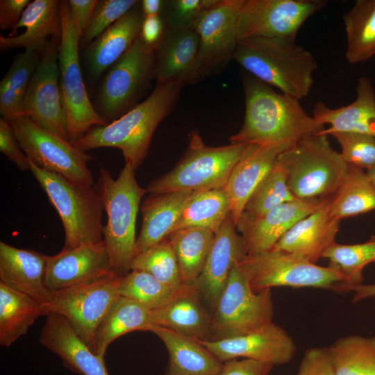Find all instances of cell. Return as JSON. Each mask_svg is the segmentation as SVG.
Returning a JSON list of instances; mask_svg holds the SVG:
<instances>
[{"mask_svg":"<svg viewBox=\"0 0 375 375\" xmlns=\"http://www.w3.org/2000/svg\"><path fill=\"white\" fill-rule=\"evenodd\" d=\"M199 39L194 28L165 27L156 47V83L197 82Z\"/></svg>","mask_w":375,"mask_h":375,"instance_id":"603a6c76","label":"cell"},{"mask_svg":"<svg viewBox=\"0 0 375 375\" xmlns=\"http://www.w3.org/2000/svg\"><path fill=\"white\" fill-rule=\"evenodd\" d=\"M192 191L151 194L141 207L142 226L137 238V255L168 238L180 218Z\"/></svg>","mask_w":375,"mask_h":375,"instance_id":"4dcf8cb0","label":"cell"},{"mask_svg":"<svg viewBox=\"0 0 375 375\" xmlns=\"http://www.w3.org/2000/svg\"><path fill=\"white\" fill-rule=\"evenodd\" d=\"M11 125L22 149L37 167L92 185L93 176L88 167L94 159L91 155L26 117H19Z\"/></svg>","mask_w":375,"mask_h":375,"instance_id":"4fadbf2b","label":"cell"},{"mask_svg":"<svg viewBox=\"0 0 375 375\" xmlns=\"http://www.w3.org/2000/svg\"><path fill=\"white\" fill-rule=\"evenodd\" d=\"M146 331L156 335L163 342L169 362L167 375H219L224 362L201 342L158 326Z\"/></svg>","mask_w":375,"mask_h":375,"instance_id":"f546056e","label":"cell"},{"mask_svg":"<svg viewBox=\"0 0 375 375\" xmlns=\"http://www.w3.org/2000/svg\"><path fill=\"white\" fill-rule=\"evenodd\" d=\"M150 309L126 297H119L101 322L96 337V354L104 358L110 344L134 331H146Z\"/></svg>","mask_w":375,"mask_h":375,"instance_id":"d590c367","label":"cell"},{"mask_svg":"<svg viewBox=\"0 0 375 375\" xmlns=\"http://www.w3.org/2000/svg\"><path fill=\"white\" fill-rule=\"evenodd\" d=\"M131 270L147 272L176 291L191 287L181 280L176 256L167 238L138 253L133 261Z\"/></svg>","mask_w":375,"mask_h":375,"instance_id":"b9f144b4","label":"cell"},{"mask_svg":"<svg viewBox=\"0 0 375 375\" xmlns=\"http://www.w3.org/2000/svg\"><path fill=\"white\" fill-rule=\"evenodd\" d=\"M139 1L135 0L99 1L90 20L85 34L80 42L86 47L106 29L117 22Z\"/></svg>","mask_w":375,"mask_h":375,"instance_id":"f6af8a7d","label":"cell"},{"mask_svg":"<svg viewBox=\"0 0 375 375\" xmlns=\"http://www.w3.org/2000/svg\"><path fill=\"white\" fill-rule=\"evenodd\" d=\"M244 0H216L195 22L199 39L197 82L223 69L237 48V24Z\"/></svg>","mask_w":375,"mask_h":375,"instance_id":"9a60e30c","label":"cell"},{"mask_svg":"<svg viewBox=\"0 0 375 375\" xmlns=\"http://www.w3.org/2000/svg\"><path fill=\"white\" fill-rule=\"evenodd\" d=\"M332 135L341 147V156L353 167L369 170L375 167V137L351 133Z\"/></svg>","mask_w":375,"mask_h":375,"instance_id":"ee69618b","label":"cell"},{"mask_svg":"<svg viewBox=\"0 0 375 375\" xmlns=\"http://www.w3.org/2000/svg\"><path fill=\"white\" fill-rule=\"evenodd\" d=\"M216 0H172L165 1L162 17L169 28H192L201 14Z\"/></svg>","mask_w":375,"mask_h":375,"instance_id":"bcb514c9","label":"cell"},{"mask_svg":"<svg viewBox=\"0 0 375 375\" xmlns=\"http://www.w3.org/2000/svg\"><path fill=\"white\" fill-rule=\"evenodd\" d=\"M327 199L336 219L357 216L375 210V186L364 169L349 165L342 183Z\"/></svg>","mask_w":375,"mask_h":375,"instance_id":"836d02e7","label":"cell"},{"mask_svg":"<svg viewBox=\"0 0 375 375\" xmlns=\"http://www.w3.org/2000/svg\"><path fill=\"white\" fill-rule=\"evenodd\" d=\"M94 188L107 215L103 238L110 269L124 276L131 271L137 256L135 222L140 203L147 192L138 185L135 170L126 164L116 179L101 167Z\"/></svg>","mask_w":375,"mask_h":375,"instance_id":"277c9868","label":"cell"},{"mask_svg":"<svg viewBox=\"0 0 375 375\" xmlns=\"http://www.w3.org/2000/svg\"><path fill=\"white\" fill-rule=\"evenodd\" d=\"M288 148L282 145L247 144L224 187L235 226L255 189L274 167L279 154Z\"/></svg>","mask_w":375,"mask_h":375,"instance_id":"44dd1931","label":"cell"},{"mask_svg":"<svg viewBox=\"0 0 375 375\" xmlns=\"http://www.w3.org/2000/svg\"><path fill=\"white\" fill-rule=\"evenodd\" d=\"M156 47L147 45L140 34L110 67L99 88L98 105L106 120L114 121L138 104L156 77Z\"/></svg>","mask_w":375,"mask_h":375,"instance_id":"8fae6325","label":"cell"},{"mask_svg":"<svg viewBox=\"0 0 375 375\" xmlns=\"http://www.w3.org/2000/svg\"><path fill=\"white\" fill-rule=\"evenodd\" d=\"M211 314L210 341L257 331L273 322L272 289L253 290L247 274L237 262Z\"/></svg>","mask_w":375,"mask_h":375,"instance_id":"ba28073f","label":"cell"},{"mask_svg":"<svg viewBox=\"0 0 375 375\" xmlns=\"http://www.w3.org/2000/svg\"><path fill=\"white\" fill-rule=\"evenodd\" d=\"M276 162L283 169L288 185L296 199H324L337 190L349 165L320 133L282 151Z\"/></svg>","mask_w":375,"mask_h":375,"instance_id":"8992f818","label":"cell"},{"mask_svg":"<svg viewBox=\"0 0 375 375\" xmlns=\"http://www.w3.org/2000/svg\"><path fill=\"white\" fill-rule=\"evenodd\" d=\"M48 256L0 242V282L40 303L51 292L45 285Z\"/></svg>","mask_w":375,"mask_h":375,"instance_id":"484cf974","label":"cell"},{"mask_svg":"<svg viewBox=\"0 0 375 375\" xmlns=\"http://www.w3.org/2000/svg\"><path fill=\"white\" fill-rule=\"evenodd\" d=\"M61 31L60 1L34 0L8 36L0 35V49L24 48L42 54L51 38L60 41Z\"/></svg>","mask_w":375,"mask_h":375,"instance_id":"cb8c5ba5","label":"cell"},{"mask_svg":"<svg viewBox=\"0 0 375 375\" xmlns=\"http://www.w3.org/2000/svg\"><path fill=\"white\" fill-rule=\"evenodd\" d=\"M325 6L322 0H244L238 19V40H295L307 19Z\"/></svg>","mask_w":375,"mask_h":375,"instance_id":"5bb4252c","label":"cell"},{"mask_svg":"<svg viewBox=\"0 0 375 375\" xmlns=\"http://www.w3.org/2000/svg\"><path fill=\"white\" fill-rule=\"evenodd\" d=\"M369 178L375 186V167L366 171Z\"/></svg>","mask_w":375,"mask_h":375,"instance_id":"9f6ffc18","label":"cell"},{"mask_svg":"<svg viewBox=\"0 0 375 375\" xmlns=\"http://www.w3.org/2000/svg\"><path fill=\"white\" fill-rule=\"evenodd\" d=\"M347 33L346 59L355 64L375 55V0H357L343 16Z\"/></svg>","mask_w":375,"mask_h":375,"instance_id":"74e56055","label":"cell"},{"mask_svg":"<svg viewBox=\"0 0 375 375\" xmlns=\"http://www.w3.org/2000/svg\"><path fill=\"white\" fill-rule=\"evenodd\" d=\"M239 265L255 291L274 287L333 289L344 281L334 267H323L297 254L270 251L245 256Z\"/></svg>","mask_w":375,"mask_h":375,"instance_id":"30bf717a","label":"cell"},{"mask_svg":"<svg viewBox=\"0 0 375 375\" xmlns=\"http://www.w3.org/2000/svg\"><path fill=\"white\" fill-rule=\"evenodd\" d=\"M245 256L243 239L237 232L230 214L215 234L203 268L195 285L201 297L212 310L226 285L233 265Z\"/></svg>","mask_w":375,"mask_h":375,"instance_id":"ffe728a7","label":"cell"},{"mask_svg":"<svg viewBox=\"0 0 375 375\" xmlns=\"http://www.w3.org/2000/svg\"><path fill=\"white\" fill-rule=\"evenodd\" d=\"M274 365L249 358L224 362L219 375H270Z\"/></svg>","mask_w":375,"mask_h":375,"instance_id":"681fc988","label":"cell"},{"mask_svg":"<svg viewBox=\"0 0 375 375\" xmlns=\"http://www.w3.org/2000/svg\"><path fill=\"white\" fill-rule=\"evenodd\" d=\"M214 238L212 231L197 227L181 228L168 236L184 284L195 287Z\"/></svg>","mask_w":375,"mask_h":375,"instance_id":"d6a6232c","label":"cell"},{"mask_svg":"<svg viewBox=\"0 0 375 375\" xmlns=\"http://www.w3.org/2000/svg\"><path fill=\"white\" fill-rule=\"evenodd\" d=\"M200 342L223 362L242 358L281 365L290 362L297 351L292 337L274 322L242 336Z\"/></svg>","mask_w":375,"mask_h":375,"instance_id":"e0dca14e","label":"cell"},{"mask_svg":"<svg viewBox=\"0 0 375 375\" xmlns=\"http://www.w3.org/2000/svg\"><path fill=\"white\" fill-rule=\"evenodd\" d=\"M321 202L320 199H295L260 217L242 216L236 229L243 239L246 254L255 255L272 250L298 221L314 212Z\"/></svg>","mask_w":375,"mask_h":375,"instance_id":"d6986e66","label":"cell"},{"mask_svg":"<svg viewBox=\"0 0 375 375\" xmlns=\"http://www.w3.org/2000/svg\"><path fill=\"white\" fill-rule=\"evenodd\" d=\"M45 316L42 303L0 282V345L10 347Z\"/></svg>","mask_w":375,"mask_h":375,"instance_id":"1f68e13d","label":"cell"},{"mask_svg":"<svg viewBox=\"0 0 375 375\" xmlns=\"http://www.w3.org/2000/svg\"><path fill=\"white\" fill-rule=\"evenodd\" d=\"M356 92L353 102L338 108H331L323 102L315 103L312 117L323 125H328L320 133H351L375 137V90L371 81L361 77Z\"/></svg>","mask_w":375,"mask_h":375,"instance_id":"4316f807","label":"cell"},{"mask_svg":"<svg viewBox=\"0 0 375 375\" xmlns=\"http://www.w3.org/2000/svg\"><path fill=\"white\" fill-rule=\"evenodd\" d=\"M193 288L195 287H189L183 290L176 291L147 272L131 270L121 276L119 294L121 297L131 299L150 310H153L166 305Z\"/></svg>","mask_w":375,"mask_h":375,"instance_id":"60d3db41","label":"cell"},{"mask_svg":"<svg viewBox=\"0 0 375 375\" xmlns=\"http://www.w3.org/2000/svg\"><path fill=\"white\" fill-rule=\"evenodd\" d=\"M122 276L115 274L96 281L51 292L42 303L45 316L64 317L76 334L96 354V337L107 313L120 297Z\"/></svg>","mask_w":375,"mask_h":375,"instance_id":"7c38bea8","label":"cell"},{"mask_svg":"<svg viewBox=\"0 0 375 375\" xmlns=\"http://www.w3.org/2000/svg\"><path fill=\"white\" fill-rule=\"evenodd\" d=\"M30 3V0H1V29L10 28L12 30L19 23L24 10Z\"/></svg>","mask_w":375,"mask_h":375,"instance_id":"816d5d0a","label":"cell"},{"mask_svg":"<svg viewBox=\"0 0 375 375\" xmlns=\"http://www.w3.org/2000/svg\"><path fill=\"white\" fill-rule=\"evenodd\" d=\"M59 42L51 38L42 53L24 99L22 117L31 119L47 131L69 141L60 84Z\"/></svg>","mask_w":375,"mask_h":375,"instance_id":"2e32d148","label":"cell"},{"mask_svg":"<svg viewBox=\"0 0 375 375\" xmlns=\"http://www.w3.org/2000/svg\"><path fill=\"white\" fill-rule=\"evenodd\" d=\"M247 146L230 144L209 147L203 142L199 132L193 131L189 134V144L181 160L170 172L150 182L147 192L159 194L224 188Z\"/></svg>","mask_w":375,"mask_h":375,"instance_id":"52a82bcc","label":"cell"},{"mask_svg":"<svg viewBox=\"0 0 375 375\" xmlns=\"http://www.w3.org/2000/svg\"><path fill=\"white\" fill-rule=\"evenodd\" d=\"M144 19L138 2L86 47L85 58L92 78H99L130 48L140 34Z\"/></svg>","mask_w":375,"mask_h":375,"instance_id":"f1b7e54d","label":"cell"},{"mask_svg":"<svg viewBox=\"0 0 375 375\" xmlns=\"http://www.w3.org/2000/svg\"><path fill=\"white\" fill-rule=\"evenodd\" d=\"M41 55L30 50L19 53L1 81L0 113L10 124L22 117L24 99Z\"/></svg>","mask_w":375,"mask_h":375,"instance_id":"8d00e7d4","label":"cell"},{"mask_svg":"<svg viewBox=\"0 0 375 375\" xmlns=\"http://www.w3.org/2000/svg\"><path fill=\"white\" fill-rule=\"evenodd\" d=\"M295 199L288 185L283 169L276 161L274 167L251 195L242 216L260 217L273 208Z\"/></svg>","mask_w":375,"mask_h":375,"instance_id":"7bdbcfd3","label":"cell"},{"mask_svg":"<svg viewBox=\"0 0 375 375\" xmlns=\"http://www.w3.org/2000/svg\"><path fill=\"white\" fill-rule=\"evenodd\" d=\"M245 97L244 122L231 144L292 147L325 129L309 116L299 100L276 92L251 75L242 77Z\"/></svg>","mask_w":375,"mask_h":375,"instance_id":"6da1fadb","label":"cell"},{"mask_svg":"<svg viewBox=\"0 0 375 375\" xmlns=\"http://www.w3.org/2000/svg\"><path fill=\"white\" fill-rule=\"evenodd\" d=\"M0 151L18 169L30 171L28 158L22 149L11 124L0 119Z\"/></svg>","mask_w":375,"mask_h":375,"instance_id":"c3c4849f","label":"cell"},{"mask_svg":"<svg viewBox=\"0 0 375 375\" xmlns=\"http://www.w3.org/2000/svg\"><path fill=\"white\" fill-rule=\"evenodd\" d=\"M340 224L331 214L327 198L322 199L319 206L298 221L272 249L293 253L316 263L335 242Z\"/></svg>","mask_w":375,"mask_h":375,"instance_id":"d4e9b609","label":"cell"},{"mask_svg":"<svg viewBox=\"0 0 375 375\" xmlns=\"http://www.w3.org/2000/svg\"><path fill=\"white\" fill-rule=\"evenodd\" d=\"M165 375H167V374H165Z\"/></svg>","mask_w":375,"mask_h":375,"instance_id":"6f0895ef","label":"cell"},{"mask_svg":"<svg viewBox=\"0 0 375 375\" xmlns=\"http://www.w3.org/2000/svg\"><path fill=\"white\" fill-rule=\"evenodd\" d=\"M61 37L58 60L60 84L67 121L68 138L73 143L93 127L107 124L90 100L79 60L80 38L74 26L68 1H60Z\"/></svg>","mask_w":375,"mask_h":375,"instance_id":"9c48e42d","label":"cell"},{"mask_svg":"<svg viewBox=\"0 0 375 375\" xmlns=\"http://www.w3.org/2000/svg\"><path fill=\"white\" fill-rule=\"evenodd\" d=\"M322 258L328 259L329 265L336 268L344 276V282L333 289L336 292L344 293L347 288L362 283L363 269L369 264L375 262V236L359 244L334 242L324 252Z\"/></svg>","mask_w":375,"mask_h":375,"instance_id":"ab89813d","label":"cell"},{"mask_svg":"<svg viewBox=\"0 0 375 375\" xmlns=\"http://www.w3.org/2000/svg\"><path fill=\"white\" fill-rule=\"evenodd\" d=\"M113 274L103 242L85 244L48 256L45 285L51 292L92 283Z\"/></svg>","mask_w":375,"mask_h":375,"instance_id":"ac0fdd59","label":"cell"},{"mask_svg":"<svg viewBox=\"0 0 375 375\" xmlns=\"http://www.w3.org/2000/svg\"><path fill=\"white\" fill-rule=\"evenodd\" d=\"M30 172L45 192L62 221V250L103 242L102 201L95 188L72 181L37 167L29 158Z\"/></svg>","mask_w":375,"mask_h":375,"instance_id":"5b68a950","label":"cell"},{"mask_svg":"<svg viewBox=\"0 0 375 375\" xmlns=\"http://www.w3.org/2000/svg\"><path fill=\"white\" fill-rule=\"evenodd\" d=\"M201 297L193 288L166 305L151 310L148 327L158 326L197 340H210L212 317L202 305Z\"/></svg>","mask_w":375,"mask_h":375,"instance_id":"83f0119b","label":"cell"},{"mask_svg":"<svg viewBox=\"0 0 375 375\" xmlns=\"http://www.w3.org/2000/svg\"><path fill=\"white\" fill-rule=\"evenodd\" d=\"M165 26L160 15L144 17L140 36L149 46L157 47L164 33Z\"/></svg>","mask_w":375,"mask_h":375,"instance_id":"f5cc1de1","label":"cell"},{"mask_svg":"<svg viewBox=\"0 0 375 375\" xmlns=\"http://www.w3.org/2000/svg\"><path fill=\"white\" fill-rule=\"evenodd\" d=\"M295 375H335L328 347L308 349Z\"/></svg>","mask_w":375,"mask_h":375,"instance_id":"7dc6e473","label":"cell"},{"mask_svg":"<svg viewBox=\"0 0 375 375\" xmlns=\"http://www.w3.org/2000/svg\"><path fill=\"white\" fill-rule=\"evenodd\" d=\"M144 17L160 15L165 1L160 0H143L140 1Z\"/></svg>","mask_w":375,"mask_h":375,"instance_id":"11a10c76","label":"cell"},{"mask_svg":"<svg viewBox=\"0 0 375 375\" xmlns=\"http://www.w3.org/2000/svg\"><path fill=\"white\" fill-rule=\"evenodd\" d=\"M352 292V301L353 303L375 297V283L358 284L347 288L344 292Z\"/></svg>","mask_w":375,"mask_h":375,"instance_id":"db71d44e","label":"cell"},{"mask_svg":"<svg viewBox=\"0 0 375 375\" xmlns=\"http://www.w3.org/2000/svg\"><path fill=\"white\" fill-rule=\"evenodd\" d=\"M99 1L97 0L68 1L72 20L81 40L86 33Z\"/></svg>","mask_w":375,"mask_h":375,"instance_id":"f907efd6","label":"cell"},{"mask_svg":"<svg viewBox=\"0 0 375 375\" xmlns=\"http://www.w3.org/2000/svg\"><path fill=\"white\" fill-rule=\"evenodd\" d=\"M328 349L335 375H375V336H345Z\"/></svg>","mask_w":375,"mask_h":375,"instance_id":"f35d334b","label":"cell"},{"mask_svg":"<svg viewBox=\"0 0 375 375\" xmlns=\"http://www.w3.org/2000/svg\"><path fill=\"white\" fill-rule=\"evenodd\" d=\"M231 214L224 188L192 192L187 199L173 232L185 228H203L218 231Z\"/></svg>","mask_w":375,"mask_h":375,"instance_id":"e575fe53","label":"cell"},{"mask_svg":"<svg viewBox=\"0 0 375 375\" xmlns=\"http://www.w3.org/2000/svg\"><path fill=\"white\" fill-rule=\"evenodd\" d=\"M251 76L297 100L308 95L317 63L294 39L253 38L238 42L233 56Z\"/></svg>","mask_w":375,"mask_h":375,"instance_id":"3957f363","label":"cell"},{"mask_svg":"<svg viewBox=\"0 0 375 375\" xmlns=\"http://www.w3.org/2000/svg\"><path fill=\"white\" fill-rule=\"evenodd\" d=\"M40 344L58 356L63 365L78 375H109L104 358L95 354L62 316L49 313Z\"/></svg>","mask_w":375,"mask_h":375,"instance_id":"7402d4cb","label":"cell"},{"mask_svg":"<svg viewBox=\"0 0 375 375\" xmlns=\"http://www.w3.org/2000/svg\"><path fill=\"white\" fill-rule=\"evenodd\" d=\"M184 85L181 83H156L143 101L110 124L92 128L72 144L85 151L117 148L122 151L125 164L135 171L148 154L157 126L174 108Z\"/></svg>","mask_w":375,"mask_h":375,"instance_id":"7a4b0ae2","label":"cell"}]
</instances>
